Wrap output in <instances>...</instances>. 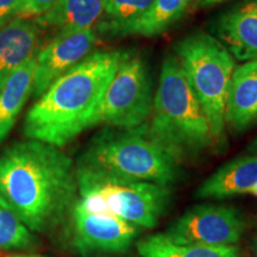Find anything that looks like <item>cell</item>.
Masks as SVG:
<instances>
[{
  "instance_id": "1",
  "label": "cell",
  "mask_w": 257,
  "mask_h": 257,
  "mask_svg": "<svg viewBox=\"0 0 257 257\" xmlns=\"http://www.w3.org/2000/svg\"><path fill=\"white\" fill-rule=\"evenodd\" d=\"M78 192L76 167L59 147L29 140L0 153V206L31 232L56 227Z\"/></svg>"
},
{
  "instance_id": "2",
  "label": "cell",
  "mask_w": 257,
  "mask_h": 257,
  "mask_svg": "<svg viewBox=\"0 0 257 257\" xmlns=\"http://www.w3.org/2000/svg\"><path fill=\"white\" fill-rule=\"evenodd\" d=\"M123 51H96L60 76L28 111L24 135L63 147L99 124L104 95Z\"/></svg>"
},
{
  "instance_id": "3",
  "label": "cell",
  "mask_w": 257,
  "mask_h": 257,
  "mask_svg": "<svg viewBox=\"0 0 257 257\" xmlns=\"http://www.w3.org/2000/svg\"><path fill=\"white\" fill-rule=\"evenodd\" d=\"M148 134L176 162L214 142L207 119L175 55L163 61Z\"/></svg>"
},
{
  "instance_id": "4",
  "label": "cell",
  "mask_w": 257,
  "mask_h": 257,
  "mask_svg": "<svg viewBox=\"0 0 257 257\" xmlns=\"http://www.w3.org/2000/svg\"><path fill=\"white\" fill-rule=\"evenodd\" d=\"M176 161L148 134L147 124L105 130L92 140L76 168L167 186L178 175Z\"/></svg>"
},
{
  "instance_id": "5",
  "label": "cell",
  "mask_w": 257,
  "mask_h": 257,
  "mask_svg": "<svg viewBox=\"0 0 257 257\" xmlns=\"http://www.w3.org/2000/svg\"><path fill=\"white\" fill-rule=\"evenodd\" d=\"M189 87L206 117L214 142L224 135L226 101L232 74L233 56L217 38L206 32L187 35L174 47Z\"/></svg>"
},
{
  "instance_id": "6",
  "label": "cell",
  "mask_w": 257,
  "mask_h": 257,
  "mask_svg": "<svg viewBox=\"0 0 257 257\" xmlns=\"http://www.w3.org/2000/svg\"><path fill=\"white\" fill-rule=\"evenodd\" d=\"M80 202L92 211L107 212L136 226L152 229L169 201L167 186L115 178L76 168Z\"/></svg>"
},
{
  "instance_id": "7",
  "label": "cell",
  "mask_w": 257,
  "mask_h": 257,
  "mask_svg": "<svg viewBox=\"0 0 257 257\" xmlns=\"http://www.w3.org/2000/svg\"><path fill=\"white\" fill-rule=\"evenodd\" d=\"M153 104L152 83L143 60L124 53L105 92L99 123L124 130L142 126L152 117Z\"/></svg>"
},
{
  "instance_id": "8",
  "label": "cell",
  "mask_w": 257,
  "mask_h": 257,
  "mask_svg": "<svg viewBox=\"0 0 257 257\" xmlns=\"http://www.w3.org/2000/svg\"><path fill=\"white\" fill-rule=\"evenodd\" d=\"M244 227V220L234 208L207 204L188 210L166 234L179 245H233Z\"/></svg>"
},
{
  "instance_id": "9",
  "label": "cell",
  "mask_w": 257,
  "mask_h": 257,
  "mask_svg": "<svg viewBox=\"0 0 257 257\" xmlns=\"http://www.w3.org/2000/svg\"><path fill=\"white\" fill-rule=\"evenodd\" d=\"M96 41L93 29L61 30L36 56L32 95L40 98L53 82L92 54Z\"/></svg>"
},
{
  "instance_id": "10",
  "label": "cell",
  "mask_w": 257,
  "mask_h": 257,
  "mask_svg": "<svg viewBox=\"0 0 257 257\" xmlns=\"http://www.w3.org/2000/svg\"><path fill=\"white\" fill-rule=\"evenodd\" d=\"M74 238L81 251H125L138 229L133 223L107 212L92 211L78 201L73 207Z\"/></svg>"
},
{
  "instance_id": "11",
  "label": "cell",
  "mask_w": 257,
  "mask_h": 257,
  "mask_svg": "<svg viewBox=\"0 0 257 257\" xmlns=\"http://www.w3.org/2000/svg\"><path fill=\"white\" fill-rule=\"evenodd\" d=\"M40 29L31 19L16 18L0 28V88L12 74L36 59Z\"/></svg>"
},
{
  "instance_id": "12",
  "label": "cell",
  "mask_w": 257,
  "mask_h": 257,
  "mask_svg": "<svg viewBox=\"0 0 257 257\" xmlns=\"http://www.w3.org/2000/svg\"><path fill=\"white\" fill-rule=\"evenodd\" d=\"M214 31L234 59L246 62L257 60V0L221 15Z\"/></svg>"
},
{
  "instance_id": "13",
  "label": "cell",
  "mask_w": 257,
  "mask_h": 257,
  "mask_svg": "<svg viewBox=\"0 0 257 257\" xmlns=\"http://www.w3.org/2000/svg\"><path fill=\"white\" fill-rule=\"evenodd\" d=\"M225 121L243 131L257 121V60L236 67L231 78Z\"/></svg>"
},
{
  "instance_id": "14",
  "label": "cell",
  "mask_w": 257,
  "mask_h": 257,
  "mask_svg": "<svg viewBox=\"0 0 257 257\" xmlns=\"http://www.w3.org/2000/svg\"><path fill=\"white\" fill-rule=\"evenodd\" d=\"M257 182V155L243 156L221 167L199 187L202 199H224L248 193Z\"/></svg>"
},
{
  "instance_id": "15",
  "label": "cell",
  "mask_w": 257,
  "mask_h": 257,
  "mask_svg": "<svg viewBox=\"0 0 257 257\" xmlns=\"http://www.w3.org/2000/svg\"><path fill=\"white\" fill-rule=\"evenodd\" d=\"M193 0H154L147 12L135 21L117 27L114 36L154 37L163 34L184 16Z\"/></svg>"
},
{
  "instance_id": "16",
  "label": "cell",
  "mask_w": 257,
  "mask_h": 257,
  "mask_svg": "<svg viewBox=\"0 0 257 257\" xmlns=\"http://www.w3.org/2000/svg\"><path fill=\"white\" fill-rule=\"evenodd\" d=\"M36 59L18 69L0 88V144L12 130L25 102L32 94Z\"/></svg>"
},
{
  "instance_id": "17",
  "label": "cell",
  "mask_w": 257,
  "mask_h": 257,
  "mask_svg": "<svg viewBox=\"0 0 257 257\" xmlns=\"http://www.w3.org/2000/svg\"><path fill=\"white\" fill-rule=\"evenodd\" d=\"M106 0H59L54 8L38 18L43 27L59 30H87L102 18Z\"/></svg>"
},
{
  "instance_id": "18",
  "label": "cell",
  "mask_w": 257,
  "mask_h": 257,
  "mask_svg": "<svg viewBox=\"0 0 257 257\" xmlns=\"http://www.w3.org/2000/svg\"><path fill=\"white\" fill-rule=\"evenodd\" d=\"M142 257H239L234 245H179L167 234H153L137 243Z\"/></svg>"
},
{
  "instance_id": "19",
  "label": "cell",
  "mask_w": 257,
  "mask_h": 257,
  "mask_svg": "<svg viewBox=\"0 0 257 257\" xmlns=\"http://www.w3.org/2000/svg\"><path fill=\"white\" fill-rule=\"evenodd\" d=\"M154 0H106L105 12L99 23V30L110 32L117 27L141 17L149 10Z\"/></svg>"
},
{
  "instance_id": "20",
  "label": "cell",
  "mask_w": 257,
  "mask_h": 257,
  "mask_svg": "<svg viewBox=\"0 0 257 257\" xmlns=\"http://www.w3.org/2000/svg\"><path fill=\"white\" fill-rule=\"evenodd\" d=\"M35 245L31 231L14 214L0 206V251L27 250Z\"/></svg>"
},
{
  "instance_id": "21",
  "label": "cell",
  "mask_w": 257,
  "mask_h": 257,
  "mask_svg": "<svg viewBox=\"0 0 257 257\" xmlns=\"http://www.w3.org/2000/svg\"><path fill=\"white\" fill-rule=\"evenodd\" d=\"M59 0H23L18 18H40L54 8Z\"/></svg>"
},
{
  "instance_id": "22",
  "label": "cell",
  "mask_w": 257,
  "mask_h": 257,
  "mask_svg": "<svg viewBox=\"0 0 257 257\" xmlns=\"http://www.w3.org/2000/svg\"><path fill=\"white\" fill-rule=\"evenodd\" d=\"M23 0H0V28L18 18Z\"/></svg>"
},
{
  "instance_id": "23",
  "label": "cell",
  "mask_w": 257,
  "mask_h": 257,
  "mask_svg": "<svg viewBox=\"0 0 257 257\" xmlns=\"http://www.w3.org/2000/svg\"><path fill=\"white\" fill-rule=\"evenodd\" d=\"M199 5L201 6H210V5H216L220 4V3L226 2V0H195Z\"/></svg>"
},
{
  "instance_id": "24",
  "label": "cell",
  "mask_w": 257,
  "mask_h": 257,
  "mask_svg": "<svg viewBox=\"0 0 257 257\" xmlns=\"http://www.w3.org/2000/svg\"><path fill=\"white\" fill-rule=\"evenodd\" d=\"M249 152H251V153H256V154H257V137L255 138V140L252 141V143L250 144V147H249Z\"/></svg>"
},
{
  "instance_id": "25",
  "label": "cell",
  "mask_w": 257,
  "mask_h": 257,
  "mask_svg": "<svg viewBox=\"0 0 257 257\" xmlns=\"http://www.w3.org/2000/svg\"><path fill=\"white\" fill-rule=\"evenodd\" d=\"M252 257H257V237L253 239L252 244Z\"/></svg>"
},
{
  "instance_id": "26",
  "label": "cell",
  "mask_w": 257,
  "mask_h": 257,
  "mask_svg": "<svg viewBox=\"0 0 257 257\" xmlns=\"http://www.w3.org/2000/svg\"><path fill=\"white\" fill-rule=\"evenodd\" d=\"M248 193H249V194H252V195H255V197H257V182L252 186L251 188L249 189Z\"/></svg>"
},
{
  "instance_id": "27",
  "label": "cell",
  "mask_w": 257,
  "mask_h": 257,
  "mask_svg": "<svg viewBox=\"0 0 257 257\" xmlns=\"http://www.w3.org/2000/svg\"><path fill=\"white\" fill-rule=\"evenodd\" d=\"M6 257H40V256H30V255H9Z\"/></svg>"
},
{
  "instance_id": "28",
  "label": "cell",
  "mask_w": 257,
  "mask_h": 257,
  "mask_svg": "<svg viewBox=\"0 0 257 257\" xmlns=\"http://www.w3.org/2000/svg\"><path fill=\"white\" fill-rule=\"evenodd\" d=\"M8 255H5L4 251H0V257H6Z\"/></svg>"
}]
</instances>
